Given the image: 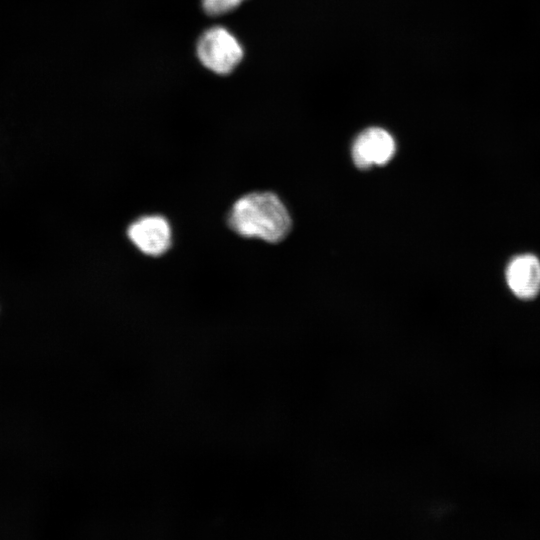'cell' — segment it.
Segmentation results:
<instances>
[{
    "label": "cell",
    "instance_id": "1",
    "mask_svg": "<svg viewBox=\"0 0 540 540\" xmlns=\"http://www.w3.org/2000/svg\"><path fill=\"white\" fill-rule=\"evenodd\" d=\"M227 223L236 234L270 243L283 240L291 229V217L280 198L271 192H252L232 205Z\"/></svg>",
    "mask_w": 540,
    "mask_h": 540
},
{
    "label": "cell",
    "instance_id": "2",
    "mask_svg": "<svg viewBox=\"0 0 540 540\" xmlns=\"http://www.w3.org/2000/svg\"><path fill=\"white\" fill-rule=\"evenodd\" d=\"M196 53L203 66L219 75L231 73L244 55L239 41L221 26L211 27L201 34Z\"/></svg>",
    "mask_w": 540,
    "mask_h": 540
},
{
    "label": "cell",
    "instance_id": "3",
    "mask_svg": "<svg viewBox=\"0 0 540 540\" xmlns=\"http://www.w3.org/2000/svg\"><path fill=\"white\" fill-rule=\"evenodd\" d=\"M127 237L143 254L158 257L172 245V229L162 215L152 214L139 217L127 228Z\"/></svg>",
    "mask_w": 540,
    "mask_h": 540
},
{
    "label": "cell",
    "instance_id": "4",
    "mask_svg": "<svg viewBox=\"0 0 540 540\" xmlns=\"http://www.w3.org/2000/svg\"><path fill=\"white\" fill-rule=\"evenodd\" d=\"M395 151V140L388 131L380 127H370L358 134L351 154L356 167L365 170L387 164Z\"/></svg>",
    "mask_w": 540,
    "mask_h": 540
},
{
    "label": "cell",
    "instance_id": "5",
    "mask_svg": "<svg viewBox=\"0 0 540 540\" xmlns=\"http://www.w3.org/2000/svg\"><path fill=\"white\" fill-rule=\"evenodd\" d=\"M505 277L516 297L534 299L540 292V261L532 254L517 255L509 261Z\"/></svg>",
    "mask_w": 540,
    "mask_h": 540
},
{
    "label": "cell",
    "instance_id": "6",
    "mask_svg": "<svg viewBox=\"0 0 540 540\" xmlns=\"http://www.w3.org/2000/svg\"><path fill=\"white\" fill-rule=\"evenodd\" d=\"M243 1L244 0H202V7L206 14L217 16L234 10Z\"/></svg>",
    "mask_w": 540,
    "mask_h": 540
}]
</instances>
